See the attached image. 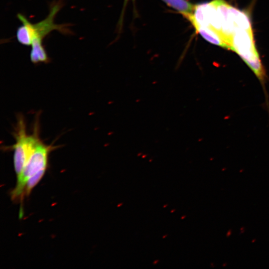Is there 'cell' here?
<instances>
[{
	"label": "cell",
	"mask_w": 269,
	"mask_h": 269,
	"mask_svg": "<svg viewBox=\"0 0 269 269\" xmlns=\"http://www.w3.org/2000/svg\"><path fill=\"white\" fill-rule=\"evenodd\" d=\"M168 6L177 11L186 18L193 12L195 4L188 0H162Z\"/></svg>",
	"instance_id": "5b68a950"
},
{
	"label": "cell",
	"mask_w": 269,
	"mask_h": 269,
	"mask_svg": "<svg viewBox=\"0 0 269 269\" xmlns=\"http://www.w3.org/2000/svg\"><path fill=\"white\" fill-rule=\"evenodd\" d=\"M46 170H42L30 177L25 185L24 195L28 196L33 188L39 183Z\"/></svg>",
	"instance_id": "52a82bcc"
},
{
	"label": "cell",
	"mask_w": 269,
	"mask_h": 269,
	"mask_svg": "<svg viewBox=\"0 0 269 269\" xmlns=\"http://www.w3.org/2000/svg\"><path fill=\"white\" fill-rule=\"evenodd\" d=\"M61 7V2L52 4L47 17L36 23H32L24 15L18 13L17 17L22 24L16 31L17 41L22 45L29 46L33 43L42 44L43 39L53 30L69 33L70 30L67 24L54 23V18Z\"/></svg>",
	"instance_id": "6da1fadb"
},
{
	"label": "cell",
	"mask_w": 269,
	"mask_h": 269,
	"mask_svg": "<svg viewBox=\"0 0 269 269\" xmlns=\"http://www.w3.org/2000/svg\"><path fill=\"white\" fill-rule=\"evenodd\" d=\"M231 49L236 52L252 70L265 91L267 75L256 49L252 30H236L232 38Z\"/></svg>",
	"instance_id": "277c9868"
},
{
	"label": "cell",
	"mask_w": 269,
	"mask_h": 269,
	"mask_svg": "<svg viewBox=\"0 0 269 269\" xmlns=\"http://www.w3.org/2000/svg\"><path fill=\"white\" fill-rule=\"evenodd\" d=\"M39 115L37 114L36 117L31 134L26 132L24 117L21 114L17 117V124L13 133L15 142L10 146L13 150V164L16 177L21 174L32 152L41 139Z\"/></svg>",
	"instance_id": "7a4b0ae2"
},
{
	"label": "cell",
	"mask_w": 269,
	"mask_h": 269,
	"mask_svg": "<svg viewBox=\"0 0 269 269\" xmlns=\"http://www.w3.org/2000/svg\"><path fill=\"white\" fill-rule=\"evenodd\" d=\"M185 216H183L181 218H182V219H183V218H185Z\"/></svg>",
	"instance_id": "30bf717a"
},
{
	"label": "cell",
	"mask_w": 269,
	"mask_h": 269,
	"mask_svg": "<svg viewBox=\"0 0 269 269\" xmlns=\"http://www.w3.org/2000/svg\"><path fill=\"white\" fill-rule=\"evenodd\" d=\"M129 0H124V4L123 10V12H122V15L123 14V12H124V9H125V7L126 6L127 4V3L128 2V1H129ZM133 0L134 1V0Z\"/></svg>",
	"instance_id": "ba28073f"
},
{
	"label": "cell",
	"mask_w": 269,
	"mask_h": 269,
	"mask_svg": "<svg viewBox=\"0 0 269 269\" xmlns=\"http://www.w3.org/2000/svg\"><path fill=\"white\" fill-rule=\"evenodd\" d=\"M58 147L59 146H54L53 144H46L41 139L38 141L21 174L17 177L15 187L10 193L13 201L22 202L28 179L38 172L46 170L50 153Z\"/></svg>",
	"instance_id": "3957f363"
},
{
	"label": "cell",
	"mask_w": 269,
	"mask_h": 269,
	"mask_svg": "<svg viewBox=\"0 0 269 269\" xmlns=\"http://www.w3.org/2000/svg\"><path fill=\"white\" fill-rule=\"evenodd\" d=\"M157 262V261H156V262H154V264H156Z\"/></svg>",
	"instance_id": "9c48e42d"
},
{
	"label": "cell",
	"mask_w": 269,
	"mask_h": 269,
	"mask_svg": "<svg viewBox=\"0 0 269 269\" xmlns=\"http://www.w3.org/2000/svg\"><path fill=\"white\" fill-rule=\"evenodd\" d=\"M30 53V59L32 63L37 64L40 63H47L49 61V57L43 44H32Z\"/></svg>",
	"instance_id": "8992f818"
}]
</instances>
